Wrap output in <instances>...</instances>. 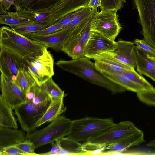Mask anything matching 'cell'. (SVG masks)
<instances>
[{"mask_svg":"<svg viewBox=\"0 0 155 155\" xmlns=\"http://www.w3.org/2000/svg\"><path fill=\"white\" fill-rule=\"evenodd\" d=\"M116 44L115 50L109 52L110 55L123 64L133 68H136L137 56L134 42L120 39L116 41Z\"/></svg>","mask_w":155,"mask_h":155,"instance_id":"cell-16","label":"cell"},{"mask_svg":"<svg viewBox=\"0 0 155 155\" xmlns=\"http://www.w3.org/2000/svg\"><path fill=\"white\" fill-rule=\"evenodd\" d=\"M148 56L153 62L155 64V56H153L148 55Z\"/></svg>","mask_w":155,"mask_h":155,"instance_id":"cell-45","label":"cell"},{"mask_svg":"<svg viewBox=\"0 0 155 155\" xmlns=\"http://www.w3.org/2000/svg\"><path fill=\"white\" fill-rule=\"evenodd\" d=\"M138 98L141 101L150 105L155 106V88L137 93Z\"/></svg>","mask_w":155,"mask_h":155,"instance_id":"cell-35","label":"cell"},{"mask_svg":"<svg viewBox=\"0 0 155 155\" xmlns=\"http://www.w3.org/2000/svg\"><path fill=\"white\" fill-rule=\"evenodd\" d=\"M93 59L95 60L94 63L96 68L101 74L122 73L126 70L134 68L119 62L113 58L109 52L100 54Z\"/></svg>","mask_w":155,"mask_h":155,"instance_id":"cell-17","label":"cell"},{"mask_svg":"<svg viewBox=\"0 0 155 155\" xmlns=\"http://www.w3.org/2000/svg\"><path fill=\"white\" fill-rule=\"evenodd\" d=\"M13 81L25 93V95L36 82L24 68L18 72Z\"/></svg>","mask_w":155,"mask_h":155,"instance_id":"cell-27","label":"cell"},{"mask_svg":"<svg viewBox=\"0 0 155 155\" xmlns=\"http://www.w3.org/2000/svg\"><path fill=\"white\" fill-rule=\"evenodd\" d=\"M58 0H16L13 5L16 12L34 14L48 10Z\"/></svg>","mask_w":155,"mask_h":155,"instance_id":"cell-19","label":"cell"},{"mask_svg":"<svg viewBox=\"0 0 155 155\" xmlns=\"http://www.w3.org/2000/svg\"><path fill=\"white\" fill-rule=\"evenodd\" d=\"M75 15V13L74 12L61 18L54 24L58 27L60 30L64 28L65 26L73 20Z\"/></svg>","mask_w":155,"mask_h":155,"instance_id":"cell-40","label":"cell"},{"mask_svg":"<svg viewBox=\"0 0 155 155\" xmlns=\"http://www.w3.org/2000/svg\"><path fill=\"white\" fill-rule=\"evenodd\" d=\"M101 74L108 79L122 86L126 90L137 93L145 91L142 87L134 83L121 73H103Z\"/></svg>","mask_w":155,"mask_h":155,"instance_id":"cell-24","label":"cell"},{"mask_svg":"<svg viewBox=\"0 0 155 155\" xmlns=\"http://www.w3.org/2000/svg\"><path fill=\"white\" fill-rule=\"evenodd\" d=\"M89 59L83 56L71 60L60 59L55 64L62 70L107 89L113 94L125 91L124 87L112 82L100 72L96 68L94 63Z\"/></svg>","mask_w":155,"mask_h":155,"instance_id":"cell-1","label":"cell"},{"mask_svg":"<svg viewBox=\"0 0 155 155\" xmlns=\"http://www.w3.org/2000/svg\"><path fill=\"white\" fill-rule=\"evenodd\" d=\"M46 47L42 44L21 34L11 28H0V47L23 58Z\"/></svg>","mask_w":155,"mask_h":155,"instance_id":"cell-4","label":"cell"},{"mask_svg":"<svg viewBox=\"0 0 155 155\" xmlns=\"http://www.w3.org/2000/svg\"><path fill=\"white\" fill-rule=\"evenodd\" d=\"M92 9L88 7L78 10L75 12L73 20L65 27L64 28L77 26L88 18L92 13Z\"/></svg>","mask_w":155,"mask_h":155,"instance_id":"cell-32","label":"cell"},{"mask_svg":"<svg viewBox=\"0 0 155 155\" xmlns=\"http://www.w3.org/2000/svg\"><path fill=\"white\" fill-rule=\"evenodd\" d=\"M101 5V0H90L88 7L92 9L97 10L98 7Z\"/></svg>","mask_w":155,"mask_h":155,"instance_id":"cell-42","label":"cell"},{"mask_svg":"<svg viewBox=\"0 0 155 155\" xmlns=\"http://www.w3.org/2000/svg\"><path fill=\"white\" fill-rule=\"evenodd\" d=\"M0 155H25V153L16 145L11 146L0 150Z\"/></svg>","mask_w":155,"mask_h":155,"instance_id":"cell-39","label":"cell"},{"mask_svg":"<svg viewBox=\"0 0 155 155\" xmlns=\"http://www.w3.org/2000/svg\"></svg>","mask_w":155,"mask_h":155,"instance_id":"cell-46","label":"cell"},{"mask_svg":"<svg viewBox=\"0 0 155 155\" xmlns=\"http://www.w3.org/2000/svg\"><path fill=\"white\" fill-rule=\"evenodd\" d=\"M34 17V14L20 12H9L6 15H0V24L11 28L33 21Z\"/></svg>","mask_w":155,"mask_h":155,"instance_id":"cell-22","label":"cell"},{"mask_svg":"<svg viewBox=\"0 0 155 155\" xmlns=\"http://www.w3.org/2000/svg\"><path fill=\"white\" fill-rule=\"evenodd\" d=\"M60 30L58 27L55 24L46 28L36 32L31 33L25 36L29 37H37L48 35Z\"/></svg>","mask_w":155,"mask_h":155,"instance_id":"cell-38","label":"cell"},{"mask_svg":"<svg viewBox=\"0 0 155 155\" xmlns=\"http://www.w3.org/2000/svg\"><path fill=\"white\" fill-rule=\"evenodd\" d=\"M0 98L12 109L26 101L23 92L12 81L0 75Z\"/></svg>","mask_w":155,"mask_h":155,"instance_id":"cell-12","label":"cell"},{"mask_svg":"<svg viewBox=\"0 0 155 155\" xmlns=\"http://www.w3.org/2000/svg\"><path fill=\"white\" fill-rule=\"evenodd\" d=\"M117 11L101 10L97 11L91 30L97 32L110 40L115 41L122 28L119 21Z\"/></svg>","mask_w":155,"mask_h":155,"instance_id":"cell-9","label":"cell"},{"mask_svg":"<svg viewBox=\"0 0 155 155\" xmlns=\"http://www.w3.org/2000/svg\"><path fill=\"white\" fill-rule=\"evenodd\" d=\"M78 26L64 28L45 36L29 38L42 44L47 48L62 51L64 44L73 34Z\"/></svg>","mask_w":155,"mask_h":155,"instance_id":"cell-15","label":"cell"},{"mask_svg":"<svg viewBox=\"0 0 155 155\" xmlns=\"http://www.w3.org/2000/svg\"><path fill=\"white\" fill-rule=\"evenodd\" d=\"M92 11L90 17L78 25L63 46L62 51L72 59L84 56L85 47L90 35L91 26L97 10L92 9Z\"/></svg>","mask_w":155,"mask_h":155,"instance_id":"cell-7","label":"cell"},{"mask_svg":"<svg viewBox=\"0 0 155 155\" xmlns=\"http://www.w3.org/2000/svg\"><path fill=\"white\" fill-rule=\"evenodd\" d=\"M33 22L36 23L45 25L48 27L50 26V18L48 12L46 11L34 14Z\"/></svg>","mask_w":155,"mask_h":155,"instance_id":"cell-36","label":"cell"},{"mask_svg":"<svg viewBox=\"0 0 155 155\" xmlns=\"http://www.w3.org/2000/svg\"><path fill=\"white\" fill-rule=\"evenodd\" d=\"M51 102L37 105L26 101L15 108V114L22 130L27 134L34 130L35 124L46 111Z\"/></svg>","mask_w":155,"mask_h":155,"instance_id":"cell-10","label":"cell"},{"mask_svg":"<svg viewBox=\"0 0 155 155\" xmlns=\"http://www.w3.org/2000/svg\"><path fill=\"white\" fill-rule=\"evenodd\" d=\"M16 0H0L1 4L7 10H9L11 6L14 4Z\"/></svg>","mask_w":155,"mask_h":155,"instance_id":"cell-43","label":"cell"},{"mask_svg":"<svg viewBox=\"0 0 155 155\" xmlns=\"http://www.w3.org/2000/svg\"><path fill=\"white\" fill-rule=\"evenodd\" d=\"M23 58L3 48L0 50V71L5 78L14 81L24 68Z\"/></svg>","mask_w":155,"mask_h":155,"instance_id":"cell-14","label":"cell"},{"mask_svg":"<svg viewBox=\"0 0 155 155\" xmlns=\"http://www.w3.org/2000/svg\"><path fill=\"white\" fill-rule=\"evenodd\" d=\"M116 46V41H111L100 33L91 30L85 47L84 56L93 59L100 54L114 51Z\"/></svg>","mask_w":155,"mask_h":155,"instance_id":"cell-11","label":"cell"},{"mask_svg":"<svg viewBox=\"0 0 155 155\" xmlns=\"http://www.w3.org/2000/svg\"><path fill=\"white\" fill-rule=\"evenodd\" d=\"M101 10L118 11L122 7L126 0H101Z\"/></svg>","mask_w":155,"mask_h":155,"instance_id":"cell-33","label":"cell"},{"mask_svg":"<svg viewBox=\"0 0 155 155\" xmlns=\"http://www.w3.org/2000/svg\"><path fill=\"white\" fill-rule=\"evenodd\" d=\"M61 149L58 155L84 154L82 145L67 137L59 140Z\"/></svg>","mask_w":155,"mask_h":155,"instance_id":"cell-26","label":"cell"},{"mask_svg":"<svg viewBox=\"0 0 155 155\" xmlns=\"http://www.w3.org/2000/svg\"><path fill=\"white\" fill-rule=\"evenodd\" d=\"M6 9L3 6L0 5V12L1 15H3L7 14L8 12L7 11Z\"/></svg>","mask_w":155,"mask_h":155,"instance_id":"cell-44","label":"cell"},{"mask_svg":"<svg viewBox=\"0 0 155 155\" xmlns=\"http://www.w3.org/2000/svg\"><path fill=\"white\" fill-rule=\"evenodd\" d=\"M34 95L31 102L35 105H39L51 102V99L42 87L36 83L33 86Z\"/></svg>","mask_w":155,"mask_h":155,"instance_id":"cell-31","label":"cell"},{"mask_svg":"<svg viewBox=\"0 0 155 155\" xmlns=\"http://www.w3.org/2000/svg\"><path fill=\"white\" fill-rule=\"evenodd\" d=\"M41 86L50 97L51 101H55L64 97V91L58 86L51 78L45 82Z\"/></svg>","mask_w":155,"mask_h":155,"instance_id":"cell-28","label":"cell"},{"mask_svg":"<svg viewBox=\"0 0 155 155\" xmlns=\"http://www.w3.org/2000/svg\"><path fill=\"white\" fill-rule=\"evenodd\" d=\"M90 1V0H59L52 7L45 11L49 14L50 26L71 13L88 7Z\"/></svg>","mask_w":155,"mask_h":155,"instance_id":"cell-13","label":"cell"},{"mask_svg":"<svg viewBox=\"0 0 155 155\" xmlns=\"http://www.w3.org/2000/svg\"><path fill=\"white\" fill-rule=\"evenodd\" d=\"M24 152L25 155H38L35 152V149L33 143L31 141L25 140L24 141L16 145Z\"/></svg>","mask_w":155,"mask_h":155,"instance_id":"cell-37","label":"cell"},{"mask_svg":"<svg viewBox=\"0 0 155 155\" xmlns=\"http://www.w3.org/2000/svg\"><path fill=\"white\" fill-rule=\"evenodd\" d=\"M136 48L143 53L150 56H155V48L144 39H136L133 41Z\"/></svg>","mask_w":155,"mask_h":155,"instance_id":"cell-34","label":"cell"},{"mask_svg":"<svg viewBox=\"0 0 155 155\" xmlns=\"http://www.w3.org/2000/svg\"><path fill=\"white\" fill-rule=\"evenodd\" d=\"M115 123L110 118L87 117L72 121L67 136L75 141L84 143L97 137Z\"/></svg>","mask_w":155,"mask_h":155,"instance_id":"cell-3","label":"cell"},{"mask_svg":"<svg viewBox=\"0 0 155 155\" xmlns=\"http://www.w3.org/2000/svg\"><path fill=\"white\" fill-rule=\"evenodd\" d=\"M143 39L155 48V0H134Z\"/></svg>","mask_w":155,"mask_h":155,"instance_id":"cell-8","label":"cell"},{"mask_svg":"<svg viewBox=\"0 0 155 155\" xmlns=\"http://www.w3.org/2000/svg\"><path fill=\"white\" fill-rule=\"evenodd\" d=\"M47 27L46 25L36 23L33 21L11 28L17 32L26 36L28 34L38 31Z\"/></svg>","mask_w":155,"mask_h":155,"instance_id":"cell-30","label":"cell"},{"mask_svg":"<svg viewBox=\"0 0 155 155\" xmlns=\"http://www.w3.org/2000/svg\"><path fill=\"white\" fill-rule=\"evenodd\" d=\"M64 98L51 101L46 111L35 124V129L45 123L51 122L66 111V107L64 105Z\"/></svg>","mask_w":155,"mask_h":155,"instance_id":"cell-21","label":"cell"},{"mask_svg":"<svg viewBox=\"0 0 155 155\" xmlns=\"http://www.w3.org/2000/svg\"><path fill=\"white\" fill-rule=\"evenodd\" d=\"M144 141V135L141 130L120 140L114 144L104 148L101 154H113L123 153L128 148L138 146Z\"/></svg>","mask_w":155,"mask_h":155,"instance_id":"cell-18","label":"cell"},{"mask_svg":"<svg viewBox=\"0 0 155 155\" xmlns=\"http://www.w3.org/2000/svg\"><path fill=\"white\" fill-rule=\"evenodd\" d=\"M72 121L64 115H61L43 129L27 134L25 140L32 142L35 149L51 144L67 136Z\"/></svg>","mask_w":155,"mask_h":155,"instance_id":"cell-6","label":"cell"},{"mask_svg":"<svg viewBox=\"0 0 155 155\" xmlns=\"http://www.w3.org/2000/svg\"><path fill=\"white\" fill-rule=\"evenodd\" d=\"M45 47L24 58V68L40 86L54 75V59Z\"/></svg>","mask_w":155,"mask_h":155,"instance_id":"cell-5","label":"cell"},{"mask_svg":"<svg viewBox=\"0 0 155 155\" xmlns=\"http://www.w3.org/2000/svg\"><path fill=\"white\" fill-rule=\"evenodd\" d=\"M12 109L0 98V126L14 129L18 128L17 120Z\"/></svg>","mask_w":155,"mask_h":155,"instance_id":"cell-25","label":"cell"},{"mask_svg":"<svg viewBox=\"0 0 155 155\" xmlns=\"http://www.w3.org/2000/svg\"><path fill=\"white\" fill-rule=\"evenodd\" d=\"M140 130L132 122L123 121L110 127L97 137L82 144L86 154L100 153L105 147L114 144Z\"/></svg>","mask_w":155,"mask_h":155,"instance_id":"cell-2","label":"cell"},{"mask_svg":"<svg viewBox=\"0 0 155 155\" xmlns=\"http://www.w3.org/2000/svg\"><path fill=\"white\" fill-rule=\"evenodd\" d=\"M25 140L23 130L0 126V150L15 146Z\"/></svg>","mask_w":155,"mask_h":155,"instance_id":"cell-20","label":"cell"},{"mask_svg":"<svg viewBox=\"0 0 155 155\" xmlns=\"http://www.w3.org/2000/svg\"><path fill=\"white\" fill-rule=\"evenodd\" d=\"M121 73L134 83L142 87L145 91L154 88L141 74L136 71L134 68L126 70Z\"/></svg>","mask_w":155,"mask_h":155,"instance_id":"cell-29","label":"cell"},{"mask_svg":"<svg viewBox=\"0 0 155 155\" xmlns=\"http://www.w3.org/2000/svg\"><path fill=\"white\" fill-rule=\"evenodd\" d=\"M52 148L51 150L47 152L41 153L38 154L41 155H58L61 149L59 140L51 144Z\"/></svg>","mask_w":155,"mask_h":155,"instance_id":"cell-41","label":"cell"},{"mask_svg":"<svg viewBox=\"0 0 155 155\" xmlns=\"http://www.w3.org/2000/svg\"><path fill=\"white\" fill-rule=\"evenodd\" d=\"M137 56V70L139 74L145 75L155 82V64L148 55L136 47Z\"/></svg>","mask_w":155,"mask_h":155,"instance_id":"cell-23","label":"cell"}]
</instances>
